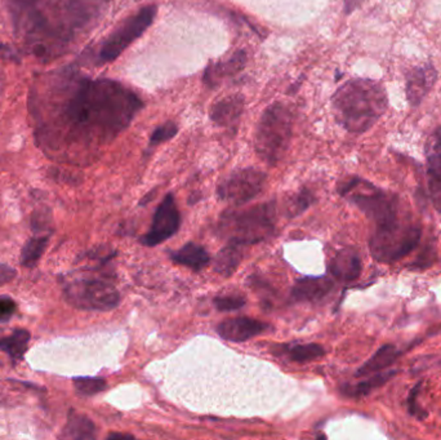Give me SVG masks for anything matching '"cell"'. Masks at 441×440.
Returning a JSON list of instances; mask_svg holds the SVG:
<instances>
[{
  "label": "cell",
  "instance_id": "cell-1",
  "mask_svg": "<svg viewBox=\"0 0 441 440\" xmlns=\"http://www.w3.org/2000/svg\"><path fill=\"white\" fill-rule=\"evenodd\" d=\"M144 102L133 90L110 79H81L65 99L62 121L72 142L104 145L127 130Z\"/></svg>",
  "mask_w": 441,
  "mask_h": 440
},
{
  "label": "cell",
  "instance_id": "cell-2",
  "mask_svg": "<svg viewBox=\"0 0 441 440\" xmlns=\"http://www.w3.org/2000/svg\"><path fill=\"white\" fill-rule=\"evenodd\" d=\"M107 0H9L17 32H22L38 57L49 56L48 44L62 47L106 8Z\"/></svg>",
  "mask_w": 441,
  "mask_h": 440
},
{
  "label": "cell",
  "instance_id": "cell-3",
  "mask_svg": "<svg viewBox=\"0 0 441 440\" xmlns=\"http://www.w3.org/2000/svg\"><path fill=\"white\" fill-rule=\"evenodd\" d=\"M387 107L385 87L373 79H350L332 96L334 119L350 133L369 131L384 116Z\"/></svg>",
  "mask_w": 441,
  "mask_h": 440
},
{
  "label": "cell",
  "instance_id": "cell-4",
  "mask_svg": "<svg viewBox=\"0 0 441 440\" xmlns=\"http://www.w3.org/2000/svg\"><path fill=\"white\" fill-rule=\"evenodd\" d=\"M276 226V208L273 202L258 204L244 209L222 213L217 233L229 245H257L271 237Z\"/></svg>",
  "mask_w": 441,
  "mask_h": 440
},
{
  "label": "cell",
  "instance_id": "cell-5",
  "mask_svg": "<svg viewBox=\"0 0 441 440\" xmlns=\"http://www.w3.org/2000/svg\"><path fill=\"white\" fill-rule=\"evenodd\" d=\"M338 194L355 204L374 224V228H391L402 221L399 196L377 188L367 179L353 176L341 181Z\"/></svg>",
  "mask_w": 441,
  "mask_h": 440
},
{
  "label": "cell",
  "instance_id": "cell-6",
  "mask_svg": "<svg viewBox=\"0 0 441 440\" xmlns=\"http://www.w3.org/2000/svg\"><path fill=\"white\" fill-rule=\"evenodd\" d=\"M293 131V115L288 107L275 102L266 109L257 125L255 147L258 156L276 165L288 151Z\"/></svg>",
  "mask_w": 441,
  "mask_h": 440
},
{
  "label": "cell",
  "instance_id": "cell-7",
  "mask_svg": "<svg viewBox=\"0 0 441 440\" xmlns=\"http://www.w3.org/2000/svg\"><path fill=\"white\" fill-rule=\"evenodd\" d=\"M422 228L417 224L404 222L387 228H374L369 238L373 259L382 263H393L413 252L421 242Z\"/></svg>",
  "mask_w": 441,
  "mask_h": 440
},
{
  "label": "cell",
  "instance_id": "cell-8",
  "mask_svg": "<svg viewBox=\"0 0 441 440\" xmlns=\"http://www.w3.org/2000/svg\"><path fill=\"white\" fill-rule=\"evenodd\" d=\"M66 301L88 311H109L121 302V294L110 282L101 277H79L64 288Z\"/></svg>",
  "mask_w": 441,
  "mask_h": 440
},
{
  "label": "cell",
  "instance_id": "cell-9",
  "mask_svg": "<svg viewBox=\"0 0 441 440\" xmlns=\"http://www.w3.org/2000/svg\"><path fill=\"white\" fill-rule=\"evenodd\" d=\"M158 12V7L146 6L140 9L133 16L128 17L121 22L118 29L110 34L101 44L97 53L98 65L110 64L121 56L133 41L138 39L153 24Z\"/></svg>",
  "mask_w": 441,
  "mask_h": 440
},
{
  "label": "cell",
  "instance_id": "cell-10",
  "mask_svg": "<svg viewBox=\"0 0 441 440\" xmlns=\"http://www.w3.org/2000/svg\"><path fill=\"white\" fill-rule=\"evenodd\" d=\"M266 174L256 168H243L229 174L217 188V195L227 203H248L265 188Z\"/></svg>",
  "mask_w": 441,
  "mask_h": 440
},
{
  "label": "cell",
  "instance_id": "cell-11",
  "mask_svg": "<svg viewBox=\"0 0 441 440\" xmlns=\"http://www.w3.org/2000/svg\"><path fill=\"white\" fill-rule=\"evenodd\" d=\"M181 225V216L177 208L175 196L168 194L156 208L150 230L141 238V243L146 247L161 245L173 237Z\"/></svg>",
  "mask_w": 441,
  "mask_h": 440
},
{
  "label": "cell",
  "instance_id": "cell-12",
  "mask_svg": "<svg viewBox=\"0 0 441 440\" xmlns=\"http://www.w3.org/2000/svg\"><path fill=\"white\" fill-rule=\"evenodd\" d=\"M437 71L431 62L412 67L405 75V93L410 107H418L433 90Z\"/></svg>",
  "mask_w": 441,
  "mask_h": 440
},
{
  "label": "cell",
  "instance_id": "cell-13",
  "mask_svg": "<svg viewBox=\"0 0 441 440\" xmlns=\"http://www.w3.org/2000/svg\"><path fill=\"white\" fill-rule=\"evenodd\" d=\"M267 328H269V324H266L261 320L240 317V318L226 319L217 326L216 331L224 340L233 341V343H244L256 337L258 334H264Z\"/></svg>",
  "mask_w": 441,
  "mask_h": 440
},
{
  "label": "cell",
  "instance_id": "cell-14",
  "mask_svg": "<svg viewBox=\"0 0 441 440\" xmlns=\"http://www.w3.org/2000/svg\"><path fill=\"white\" fill-rule=\"evenodd\" d=\"M247 61H248V56L245 50L243 49L236 50L233 56L227 60H219L217 62L212 61L209 62V65L204 71L203 82L210 90L217 88L227 78L241 73L247 65Z\"/></svg>",
  "mask_w": 441,
  "mask_h": 440
},
{
  "label": "cell",
  "instance_id": "cell-15",
  "mask_svg": "<svg viewBox=\"0 0 441 440\" xmlns=\"http://www.w3.org/2000/svg\"><path fill=\"white\" fill-rule=\"evenodd\" d=\"M334 289V282L328 277H304L292 288V301L316 303L328 297Z\"/></svg>",
  "mask_w": 441,
  "mask_h": 440
},
{
  "label": "cell",
  "instance_id": "cell-16",
  "mask_svg": "<svg viewBox=\"0 0 441 440\" xmlns=\"http://www.w3.org/2000/svg\"><path fill=\"white\" fill-rule=\"evenodd\" d=\"M245 99L243 95H231L227 97L221 98L209 111L210 121L216 123L219 127L233 128L239 124L243 110H244Z\"/></svg>",
  "mask_w": 441,
  "mask_h": 440
},
{
  "label": "cell",
  "instance_id": "cell-17",
  "mask_svg": "<svg viewBox=\"0 0 441 440\" xmlns=\"http://www.w3.org/2000/svg\"><path fill=\"white\" fill-rule=\"evenodd\" d=\"M329 271L339 282L356 280L362 271L360 254L353 248L341 249L329 263Z\"/></svg>",
  "mask_w": 441,
  "mask_h": 440
},
{
  "label": "cell",
  "instance_id": "cell-18",
  "mask_svg": "<svg viewBox=\"0 0 441 440\" xmlns=\"http://www.w3.org/2000/svg\"><path fill=\"white\" fill-rule=\"evenodd\" d=\"M400 350L396 349V346L393 343H386L382 348L378 349L377 352L367 360L362 366H361L358 372L356 377H365V376L373 375L377 372L385 371L386 368L391 367L393 363L401 357Z\"/></svg>",
  "mask_w": 441,
  "mask_h": 440
},
{
  "label": "cell",
  "instance_id": "cell-19",
  "mask_svg": "<svg viewBox=\"0 0 441 440\" xmlns=\"http://www.w3.org/2000/svg\"><path fill=\"white\" fill-rule=\"evenodd\" d=\"M169 256L172 261L194 271H201L210 261L208 252L201 245L195 243H187L182 248L169 253Z\"/></svg>",
  "mask_w": 441,
  "mask_h": 440
},
{
  "label": "cell",
  "instance_id": "cell-20",
  "mask_svg": "<svg viewBox=\"0 0 441 440\" xmlns=\"http://www.w3.org/2000/svg\"><path fill=\"white\" fill-rule=\"evenodd\" d=\"M396 373H398V371H395V369L386 371V372H377V373H373V376L369 378L360 381V383L344 385L341 387V392L347 398H353V399L364 398V397L369 395L373 390L379 389L386 383H388Z\"/></svg>",
  "mask_w": 441,
  "mask_h": 440
},
{
  "label": "cell",
  "instance_id": "cell-21",
  "mask_svg": "<svg viewBox=\"0 0 441 440\" xmlns=\"http://www.w3.org/2000/svg\"><path fill=\"white\" fill-rule=\"evenodd\" d=\"M30 341V334L26 329H13L6 332L0 329V350L6 351L15 360L24 358Z\"/></svg>",
  "mask_w": 441,
  "mask_h": 440
},
{
  "label": "cell",
  "instance_id": "cell-22",
  "mask_svg": "<svg viewBox=\"0 0 441 440\" xmlns=\"http://www.w3.org/2000/svg\"><path fill=\"white\" fill-rule=\"evenodd\" d=\"M96 436V426L84 415L70 412L67 424L65 426L61 438L64 439H95Z\"/></svg>",
  "mask_w": 441,
  "mask_h": 440
},
{
  "label": "cell",
  "instance_id": "cell-23",
  "mask_svg": "<svg viewBox=\"0 0 441 440\" xmlns=\"http://www.w3.org/2000/svg\"><path fill=\"white\" fill-rule=\"evenodd\" d=\"M426 151L428 182L441 184V127L433 131L427 142Z\"/></svg>",
  "mask_w": 441,
  "mask_h": 440
},
{
  "label": "cell",
  "instance_id": "cell-24",
  "mask_svg": "<svg viewBox=\"0 0 441 440\" xmlns=\"http://www.w3.org/2000/svg\"><path fill=\"white\" fill-rule=\"evenodd\" d=\"M243 260L240 245H229L219 251L213 261V269L222 277H230L238 269Z\"/></svg>",
  "mask_w": 441,
  "mask_h": 440
},
{
  "label": "cell",
  "instance_id": "cell-25",
  "mask_svg": "<svg viewBox=\"0 0 441 440\" xmlns=\"http://www.w3.org/2000/svg\"><path fill=\"white\" fill-rule=\"evenodd\" d=\"M49 237H50L49 233H36L25 243L21 252V263L25 268L36 266L48 245Z\"/></svg>",
  "mask_w": 441,
  "mask_h": 440
},
{
  "label": "cell",
  "instance_id": "cell-26",
  "mask_svg": "<svg viewBox=\"0 0 441 440\" xmlns=\"http://www.w3.org/2000/svg\"><path fill=\"white\" fill-rule=\"evenodd\" d=\"M284 352L290 360L297 363H306L319 359L325 354V350L318 343H301L284 346Z\"/></svg>",
  "mask_w": 441,
  "mask_h": 440
},
{
  "label": "cell",
  "instance_id": "cell-27",
  "mask_svg": "<svg viewBox=\"0 0 441 440\" xmlns=\"http://www.w3.org/2000/svg\"><path fill=\"white\" fill-rule=\"evenodd\" d=\"M313 200H315V198L310 190H307V188L301 190L299 193L294 194L289 199L288 203H287V214L289 217L299 216L313 203Z\"/></svg>",
  "mask_w": 441,
  "mask_h": 440
},
{
  "label": "cell",
  "instance_id": "cell-28",
  "mask_svg": "<svg viewBox=\"0 0 441 440\" xmlns=\"http://www.w3.org/2000/svg\"><path fill=\"white\" fill-rule=\"evenodd\" d=\"M74 386L76 392L84 397H92L106 389V381L98 377H76L74 378Z\"/></svg>",
  "mask_w": 441,
  "mask_h": 440
},
{
  "label": "cell",
  "instance_id": "cell-29",
  "mask_svg": "<svg viewBox=\"0 0 441 440\" xmlns=\"http://www.w3.org/2000/svg\"><path fill=\"white\" fill-rule=\"evenodd\" d=\"M245 297L243 294H222V296H217L213 300V303L216 306L218 311L222 312H229V311H235L239 310L245 305Z\"/></svg>",
  "mask_w": 441,
  "mask_h": 440
},
{
  "label": "cell",
  "instance_id": "cell-30",
  "mask_svg": "<svg viewBox=\"0 0 441 440\" xmlns=\"http://www.w3.org/2000/svg\"><path fill=\"white\" fill-rule=\"evenodd\" d=\"M178 132V125L175 122H167L161 124L155 128L153 135L150 136V147L158 146L161 144L167 142L169 139H173Z\"/></svg>",
  "mask_w": 441,
  "mask_h": 440
},
{
  "label": "cell",
  "instance_id": "cell-31",
  "mask_svg": "<svg viewBox=\"0 0 441 440\" xmlns=\"http://www.w3.org/2000/svg\"><path fill=\"white\" fill-rule=\"evenodd\" d=\"M437 259L436 247L431 242L425 245V248L418 254L416 261L412 263V269L423 270L433 266Z\"/></svg>",
  "mask_w": 441,
  "mask_h": 440
},
{
  "label": "cell",
  "instance_id": "cell-32",
  "mask_svg": "<svg viewBox=\"0 0 441 440\" xmlns=\"http://www.w3.org/2000/svg\"><path fill=\"white\" fill-rule=\"evenodd\" d=\"M422 383H418L409 392V397H408V409H409V413L413 417H416L419 421H423L428 416V413L426 412V409L422 408V406H419L418 403V395L421 392V387H422Z\"/></svg>",
  "mask_w": 441,
  "mask_h": 440
},
{
  "label": "cell",
  "instance_id": "cell-33",
  "mask_svg": "<svg viewBox=\"0 0 441 440\" xmlns=\"http://www.w3.org/2000/svg\"><path fill=\"white\" fill-rule=\"evenodd\" d=\"M50 224V213L48 209H41L32 214V226L36 233H44Z\"/></svg>",
  "mask_w": 441,
  "mask_h": 440
},
{
  "label": "cell",
  "instance_id": "cell-34",
  "mask_svg": "<svg viewBox=\"0 0 441 440\" xmlns=\"http://www.w3.org/2000/svg\"><path fill=\"white\" fill-rule=\"evenodd\" d=\"M16 302L13 301L8 296L0 297V323H6L13 317L16 312Z\"/></svg>",
  "mask_w": 441,
  "mask_h": 440
},
{
  "label": "cell",
  "instance_id": "cell-35",
  "mask_svg": "<svg viewBox=\"0 0 441 440\" xmlns=\"http://www.w3.org/2000/svg\"><path fill=\"white\" fill-rule=\"evenodd\" d=\"M364 0H344V12L345 15H351L355 9L359 8Z\"/></svg>",
  "mask_w": 441,
  "mask_h": 440
},
{
  "label": "cell",
  "instance_id": "cell-36",
  "mask_svg": "<svg viewBox=\"0 0 441 440\" xmlns=\"http://www.w3.org/2000/svg\"><path fill=\"white\" fill-rule=\"evenodd\" d=\"M16 275V271L13 269H11L9 266L4 268L3 270H0V286L6 284L11 282L13 277Z\"/></svg>",
  "mask_w": 441,
  "mask_h": 440
},
{
  "label": "cell",
  "instance_id": "cell-37",
  "mask_svg": "<svg viewBox=\"0 0 441 440\" xmlns=\"http://www.w3.org/2000/svg\"><path fill=\"white\" fill-rule=\"evenodd\" d=\"M109 439H133L130 434H121V432H114L107 436Z\"/></svg>",
  "mask_w": 441,
  "mask_h": 440
},
{
  "label": "cell",
  "instance_id": "cell-38",
  "mask_svg": "<svg viewBox=\"0 0 441 440\" xmlns=\"http://www.w3.org/2000/svg\"><path fill=\"white\" fill-rule=\"evenodd\" d=\"M137 1H138V0H137Z\"/></svg>",
  "mask_w": 441,
  "mask_h": 440
}]
</instances>
